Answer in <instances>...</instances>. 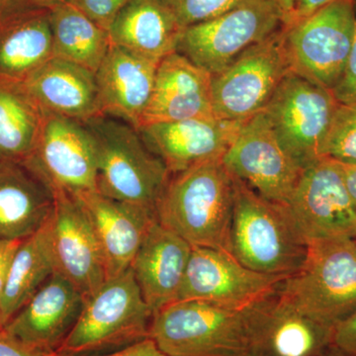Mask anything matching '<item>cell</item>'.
<instances>
[{
	"label": "cell",
	"instance_id": "603a6c76",
	"mask_svg": "<svg viewBox=\"0 0 356 356\" xmlns=\"http://www.w3.org/2000/svg\"><path fill=\"white\" fill-rule=\"evenodd\" d=\"M184 28L163 0H129L110 24V44L159 62L177 51Z\"/></svg>",
	"mask_w": 356,
	"mask_h": 356
},
{
	"label": "cell",
	"instance_id": "3957f363",
	"mask_svg": "<svg viewBox=\"0 0 356 356\" xmlns=\"http://www.w3.org/2000/svg\"><path fill=\"white\" fill-rule=\"evenodd\" d=\"M84 123L95 139L98 192L156 213L172 175L149 152L137 129L106 115Z\"/></svg>",
	"mask_w": 356,
	"mask_h": 356
},
{
	"label": "cell",
	"instance_id": "ab89813d",
	"mask_svg": "<svg viewBox=\"0 0 356 356\" xmlns=\"http://www.w3.org/2000/svg\"><path fill=\"white\" fill-rule=\"evenodd\" d=\"M28 6H33L27 0H0V21Z\"/></svg>",
	"mask_w": 356,
	"mask_h": 356
},
{
	"label": "cell",
	"instance_id": "8fae6325",
	"mask_svg": "<svg viewBox=\"0 0 356 356\" xmlns=\"http://www.w3.org/2000/svg\"><path fill=\"white\" fill-rule=\"evenodd\" d=\"M21 163L54 194L98 191L96 143L84 122L44 112L36 146Z\"/></svg>",
	"mask_w": 356,
	"mask_h": 356
},
{
	"label": "cell",
	"instance_id": "83f0119b",
	"mask_svg": "<svg viewBox=\"0 0 356 356\" xmlns=\"http://www.w3.org/2000/svg\"><path fill=\"white\" fill-rule=\"evenodd\" d=\"M44 111L22 81L0 76V161H23L36 146Z\"/></svg>",
	"mask_w": 356,
	"mask_h": 356
},
{
	"label": "cell",
	"instance_id": "e575fe53",
	"mask_svg": "<svg viewBox=\"0 0 356 356\" xmlns=\"http://www.w3.org/2000/svg\"><path fill=\"white\" fill-rule=\"evenodd\" d=\"M44 356H67L60 355L57 353H46ZM88 356H168L159 350L156 343L151 339H144L139 343L132 344L122 350L111 351V353H102V355Z\"/></svg>",
	"mask_w": 356,
	"mask_h": 356
},
{
	"label": "cell",
	"instance_id": "d6986e66",
	"mask_svg": "<svg viewBox=\"0 0 356 356\" xmlns=\"http://www.w3.org/2000/svg\"><path fill=\"white\" fill-rule=\"evenodd\" d=\"M159 63L110 44L95 72L102 115L139 128L153 92Z\"/></svg>",
	"mask_w": 356,
	"mask_h": 356
},
{
	"label": "cell",
	"instance_id": "5b68a950",
	"mask_svg": "<svg viewBox=\"0 0 356 356\" xmlns=\"http://www.w3.org/2000/svg\"><path fill=\"white\" fill-rule=\"evenodd\" d=\"M152 318L129 268L86 297L76 325L54 353L88 356L122 350L149 337Z\"/></svg>",
	"mask_w": 356,
	"mask_h": 356
},
{
	"label": "cell",
	"instance_id": "7a4b0ae2",
	"mask_svg": "<svg viewBox=\"0 0 356 356\" xmlns=\"http://www.w3.org/2000/svg\"><path fill=\"white\" fill-rule=\"evenodd\" d=\"M235 177L222 159L170 175L156 207V221L192 247L229 252Z\"/></svg>",
	"mask_w": 356,
	"mask_h": 356
},
{
	"label": "cell",
	"instance_id": "ee69618b",
	"mask_svg": "<svg viewBox=\"0 0 356 356\" xmlns=\"http://www.w3.org/2000/svg\"><path fill=\"white\" fill-rule=\"evenodd\" d=\"M4 327H6V322H4L3 316L0 310V332L3 331Z\"/></svg>",
	"mask_w": 356,
	"mask_h": 356
},
{
	"label": "cell",
	"instance_id": "6da1fadb",
	"mask_svg": "<svg viewBox=\"0 0 356 356\" xmlns=\"http://www.w3.org/2000/svg\"><path fill=\"white\" fill-rule=\"evenodd\" d=\"M275 295L241 308L177 300L154 314L149 337L168 356H261L262 329Z\"/></svg>",
	"mask_w": 356,
	"mask_h": 356
},
{
	"label": "cell",
	"instance_id": "4fadbf2b",
	"mask_svg": "<svg viewBox=\"0 0 356 356\" xmlns=\"http://www.w3.org/2000/svg\"><path fill=\"white\" fill-rule=\"evenodd\" d=\"M222 161L234 177L280 206L291 198L303 172L281 146L264 112L243 124Z\"/></svg>",
	"mask_w": 356,
	"mask_h": 356
},
{
	"label": "cell",
	"instance_id": "f546056e",
	"mask_svg": "<svg viewBox=\"0 0 356 356\" xmlns=\"http://www.w3.org/2000/svg\"><path fill=\"white\" fill-rule=\"evenodd\" d=\"M323 156L343 163H356V104L337 105Z\"/></svg>",
	"mask_w": 356,
	"mask_h": 356
},
{
	"label": "cell",
	"instance_id": "30bf717a",
	"mask_svg": "<svg viewBox=\"0 0 356 356\" xmlns=\"http://www.w3.org/2000/svg\"><path fill=\"white\" fill-rule=\"evenodd\" d=\"M270 0H248L213 19L185 27L177 51L211 74L282 27Z\"/></svg>",
	"mask_w": 356,
	"mask_h": 356
},
{
	"label": "cell",
	"instance_id": "2e32d148",
	"mask_svg": "<svg viewBox=\"0 0 356 356\" xmlns=\"http://www.w3.org/2000/svg\"><path fill=\"white\" fill-rule=\"evenodd\" d=\"M49 218L56 271L90 296L107 280L102 250L83 204L57 192Z\"/></svg>",
	"mask_w": 356,
	"mask_h": 356
},
{
	"label": "cell",
	"instance_id": "8992f818",
	"mask_svg": "<svg viewBox=\"0 0 356 356\" xmlns=\"http://www.w3.org/2000/svg\"><path fill=\"white\" fill-rule=\"evenodd\" d=\"M278 294L304 315L334 327L356 311V241L308 245L303 266L282 281Z\"/></svg>",
	"mask_w": 356,
	"mask_h": 356
},
{
	"label": "cell",
	"instance_id": "5bb4252c",
	"mask_svg": "<svg viewBox=\"0 0 356 356\" xmlns=\"http://www.w3.org/2000/svg\"><path fill=\"white\" fill-rule=\"evenodd\" d=\"M285 278L257 273L229 252L192 247L177 300H198L241 308L275 295Z\"/></svg>",
	"mask_w": 356,
	"mask_h": 356
},
{
	"label": "cell",
	"instance_id": "f1b7e54d",
	"mask_svg": "<svg viewBox=\"0 0 356 356\" xmlns=\"http://www.w3.org/2000/svg\"><path fill=\"white\" fill-rule=\"evenodd\" d=\"M54 57L96 72L110 47L108 31L74 4L50 9Z\"/></svg>",
	"mask_w": 356,
	"mask_h": 356
},
{
	"label": "cell",
	"instance_id": "4316f807",
	"mask_svg": "<svg viewBox=\"0 0 356 356\" xmlns=\"http://www.w3.org/2000/svg\"><path fill=\"white\" fill-rule=\"evenodd\" d=\"M55 271L48 219L38 231L21 242L14 255L6 286L0 296V310L6 325Z\"/></svg>",
	"mask_w": 356,
	"mask_h": 356
},
{
	"label": "cell",
	"instance_id": "52a82bcc",
	"mask_svg": "<svg viewBox=\"0 0 356 356\" xmlns=\"http://www.w3.org/2000/svg\"><path fill=\"white\" fill-rule=\"evenodd\" d=\"M355 0H334L308 17L282 26V44L290 70L332 91L350 58Z\"/></svg>",
	"mask_w": 356,
	"mask_h": 356
},
{
	"label": "cell",
	"instance_id": "7bdbcfd3",
	"mask_svg": "<svg viewBox=\"0 0 356 356\" xmlns=\"http://www.w3.org/2000/svg\"><path fill=\"white\" fill-rule=\"evenodd\" d=\"M320 356H350L346 355V353H343V351L339 350V348H337L334 346H330L327 350L323 353L322 355Z\"/></svg>",
	"mask_w": 356,
	"mask_h": 356
},
{
	"label": "cell",
	"instance_id": "484cf974",
	"mask_svg": "<svg viewBox=\"0 0 356 356\" xmlns=\"http://www.w3.org/2000/svg\"><path fill=\"white\" fill-rule=\"evenodd\" d=\"M334 327L317 322L275 295L264 320L261 356H320L332 346Z\"/></svg>",
	"mask_w": 356,
	"mask_h": 356
},
{
	"label": "cell",
	"instance_id": "d590c367",
	"mask_svg": "<svg viewBox=\"0 0 356 356\" xmlns=\"http://www.w3.org/2000/svg\"><path fill=\"white\" fill-rule=\"evenodd\" d=\"M46 353L28 346L17 339L0 332V356H44Z\"/></svg>",
	"mask_w": 356,
	"mask_h": 356
},
{
	"label": "cell",
	"instance_id": "44dd1931",
	"mask_svg": "<svg viewBox=\"0 0 356 356\" xmlns=\"http://www.w3.org/2000/svg\"><path fill=\"white\" fill-rule=\"evenodd\" d=\"M191 252V243L156 220L147 229L130 268L153 316L178 299Z\"/></svg>",
	"mask_w": 356,
	"mask_h": 356
},
{
	"label": "cell",
	"instance_id": "ba28073f",
	"mask_svg": "<svg viewBox=\"0 0 356 356\" xmlns=\"http://www.w3.org/2000/svg\"><path fill=\"white\" fill-rule=\"evenodd\" d=\"M337 105L332 91L289 72L262 112L281 146L304 170L324 158Z\"/></svg>",
	"mask_w": 356,
	"mask_h": 356
},
{
	"label": "cell",
	"instance_id": "f6af8a7d",
	"mask_svg": "<svg viewBox=\"0 0 356 356\" xmlns=\"http://www.w3.org/2000/svg\"><path fill=\"white\" fill-rule=\"evenodd\" d=\"M356 241V240H355Z\"/></svg>",
	"mask_w": 356,
	"mask_h": 356
},
{
	"label": "cell",
	"instance_id": "7c38bea8",
	"mask_svg": "<svg viewBox=\"0 0 356 356\" xmlns=\"http://www.w3.org/2000/svg\"><path fill=\"white\" fill-rule=\"evenodd\" d=\"M282 207L307 245L334 238L356 240V209L337 159L324 156L304 168Z\"/></svg>",
	"mask_w": 356,
	"mask_h": 356
},
{
	"label": "cell",
	"instance_id": "277c9868",
	"mask_svg": "<svg viewBox=\"0 0 356 356\" xmlns=\"http://www.w3.org/2000/svg\"><path fill=\"white\" fill-rule=\"evenodd\" d=\"M308 245L286 211L235 178L229 250L257 273L288 277L303 266Z\"/></svg>",
	"mask_w": 356,
	"mask_h": 356
},
{
	"label": "cell",
	"instance_id": "4dcf8cb0",
	"mask_svg": "<svg viewBox=\"0 0 356 356\" xmlns=\"http://www.w3.org/2000/svg\"><path fill=\"white\" fill-rule=\"evenodd\" d=\"M182 27L213 19L248 0H163Z\"/></svg>",
	"mask_w": 356,
	"mask_h": 356
},
{
	"label": "cell",
	"instance_id": "7402d4cb",
	"mask_svg": "<svg viewBox=\"0 0 356 356\" xmlns=\"http://www.w3.org/2000/svg\"><path fill=\"white\" fill-rule=\"evenodd\" d=\"M44 112L86 122L102 115L95 72L53 57L24 81Z\"/></svg>",
	"mask_w": 356,
	"mask_h": 356
},
{
	"label": "cell",
	"instance_id": "ffe728a7",
	"mask_svg": "<svg viewBox=\"0 0 356 356\" xmlns=\"http://www.w3.org/2000/svg\"><path fill=\"white\" fill-rule=\"evenodd\" d=\"M211 81L212 74L181 54L175 51L165 56L159 60L153 92L140 126L156 122L215 117Z\"/></svg>",
	"mask_w": 356,
	"mask_h": 356
},
{
	"label": "cell",
	"instance_id": "74e56055",
	"mask_svg": "<svg viewBox=\"0 0 356 356\" xmlns=\"http://www.w3.org/2000/svg\"><path fill=\"white\" fill-rule=\"evenodd\" d=\"M332 1L334 0H294L291 20L287 25L308 17Z\"/></svg>",
	"mask_w": 356,
	"mask_h": 356
},
{
	"label": "cell",
	"instance_id": "d6a6232c",
	"mask_svg": "<svg viewBox=\"0 0 356 356\" xmlns=\"http://www.w3.org/2000/svg\"><path fill=\"white\" fill-rule=\"evenodd\" d=\"M332 92L337 102L341 104H356V0L355 33H353L350 58L341 81Z\"/></svg>",
	"mask_w": 356,
	"mask_h": 356
},
{
	"label": "cell",
	"instance_id": "ac0fdd59",
	"mask_svg": "<svg viewBox=\"0 0 356 356\" xmlns=\"http://www.w3.org/2000/svg\"><path fill=\"white\" fill-rule=\"evenodd\" d=\"M83 204L102 250L107 280L125 273L139 250L156 213L106 197L98 191L76 197Z\"/></svg>",
	"mask_w": 356,
	"mask_h": 356
},
{
	"label": "cell",
	"instance_id": "60d3db41",
	"mask_svg": "<svg viewBox=\"0 0 356 356\" xmlns=\"http://www.w3.org/2000/svg\"><path fill=\"white\" fill-rule=\"evenodd\" d=\"M270 1L280 13L283 25H287L291 20L294 0H270Z\"/></svg>",
	"mask_w": 356,
	"mask_h": 356
},
{
	"label": "cell",
	"instance_id": "1f68e13d",
	"mask_svg": "<svg viewBox=\"0 0 356 356\" xmlns=\"http://www.w3.org/2000/svg\"><path fill=\"white\" fill-rule=\"evenodd\" d=\"M129 0H72V4L83 11L96 24L108 30L115 16Z\"/></svg>",
	"mask_w": 356,
	"mask_h": 356
},
{
	"label": "cell",
	"instance_id": "b9f144b4",
	"mask_svg": "<svg viewBox=\"0 0 356 356\" xmlns=\"http://www.w3.org/2000/svg\"><path fill=\"white\" fill-rule=\"evenodd\" d=\"M27 1L37 8L48 9V10L62 4H72V0H27Z\"/></svg>",
	"mask_w": 356,
	"mask_h": 356
},
{
	"label": "cell",
	"instance_id": "9a60e30c",
	"mask_svg": "<svg viewBox=\"0 0 356 356\" xmlns=\"http://www.w3.org/2000/svg\"><path fill=\"white\" fill-rule=\"evenodd\" d=\"M245 122L199 117L156 122L137 130L149 152L163 161L170 175H175L221 159Z\"/></svg>",
	"mask_w": 356,
	"mask_h": 356
},
{
	"label": "cell",
	"instance_id": "9c48e42d",
	"mask_svg": "<svg viewBox=\"0 0 356 356\" xmlns=\"http://www.w3.org/2000/svg\"><path fill=\"white\" fill-rule=\"evenodd\" d=\"M290 70L282 44V27L250 47L226 69L212 74L214 116L245 122L266 109Z\"/></svg>",
	"mask_w": 356,
	"mask_h": 356
},
{
	"label": "cell",
	"instance_id": "8d00e7d4",
	"mask_svg": "<svg viewBox=\"0 0 356 356\" xmlns=\"http://www.w3.org/2000/svg\"><path fill=\"white\" fill-rule=\"evenodd\" d=\"M23 240H0V296L8 277L14 255Z\"/></svg>",
	"mask_w": 356,
	"mask_h": 356
},
{
	"label": "cell",
	"instance_id": "e0dca14e",
	"mask_svg": "<svg viewBox=\"0 0 356 356\" xmlns=\"http://www.w3.org/2000/svg\"><path fill=\"white\" fill-rule=\"evenodd\" d=\"M84 302L81 290L55 271L3 330L37 350L54 353L76 325Z\"/></svg>",
	"mask_w": 356,
	"mask_h": 356
},
{
	"label": "cell",
	"instance_id": "d4e9b609",
	"mask_svg": "<svg viewBox=\"0 0 356 356\" xmlns=\"http://www.w3.org/2000/svg\"><path fill=\"white\" fill-rule=\"evenodd\" d=\"M53 57L48 9L28 6L0 21V76L24 83Z\"/></svg>",
	"mask_w": 356,
	"mask_h": 356
},
{
	"label": "cell",
	"instance_id": "f35d334b",
	"mask_svg": "<svg viewBox=\"0 0 356 356\" xmlns=\"http://www.w3.org/2000/svg\"><path fill=\"white\" fill-rule=\"evenodd\" d=\"M339 163L343 172L344 184L356 209V163Z\"/></svg>",
	"mask_w": 356,
	"mask_h": 356
},
{
	"label": "cell",
	"instance_id": "836d02e7",
	"mask_svg": "<svg viewBox=\"0 0 356 356\" xmlns=\"http://www.w3.org/2000/svg\"><path fill=\"white\" fill-rule=\"evenodd\" d=\"M332 346L346 355L356 356V311L334 325Z\"/></svg>",
	"mask_w": 356,
	"mask_h": 356
},
{
	"label": "cell",
	"instance_id": "cb8c5ba5",
	"mask_svg": "<svg viewBox=\"0 0 356 356\" xmlns=\"http://www.w3.org/2000/svg\"><path fill=\"white\" fill-rule=\"evenodd\" d=\"M53 191L21 161H0V240H24L47 222Z\"/></svg>",
	"mask_w": 356,
	"mask_h": 356
}]
</instances>
